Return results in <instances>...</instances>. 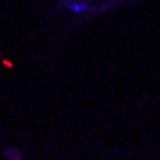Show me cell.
<instances>
[{
  "mask_svg": "<svg viewBox=\"0 0 160 160\" xmlns=\"http://www.w3.org/2000/svg\"><path fill=\"white\" fill-rule=\"evenodd\" d=\"M8 154H14L12 158H21V152L16 151V148H8V151H4V156H8Z\"/></svg>",
  "mask_w": 160,
  "mask_h": 160,
  "instance_id": "obj_1",
  "label": "cell"
}]
</instances>
